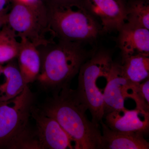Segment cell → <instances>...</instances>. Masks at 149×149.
Listing matches in <instances>:
<instances>
[{
  "instance_id": "4fadbf2b",
  "label": "cell",
  "mask_w": 149,
  "mask_h": 149,
  "mask_svg": "<svg viewBox=\"0 0 149 149\" xmlns=\"http://www.w3.org/2000/svg\"><path fill=\"white\" fill-rule=\"evenodd\" d=\"M17 58L18 67L27 85L37 80L41 69V56L39 49L31 42L20 39Z\"/></svg>"
},
{
  "instance_id": "603a6c76",
  "label": "cell",
  "mask_w": 149,
  "mask_h": 149,
  "mask_svg": "<svg viewBox=\"0 0 149 149\" xmlns=\"http://www.w3.org/2000/svg\"><path fill=\"white\" fill-rule=\"evenodd\" d=\"M2 66L1 65H0V74H1V70Z\"/></svg>"
},
{
  "instance_id": "277c9868",
  "label": "cell",
  "mask_w": 149,
  "mask_h": 149,
  "mask_svg": "<svg viewBox=\"0 0 149 149\" xmlns=\"http://www.w3.org/2000/svg\"><path fill=\"white\" fill-rule=\"evenodd\" d=\"M32 95L27 86L14 98L0 102V148L39 149L27 128Z\"/></svg>"
},
{
  "instance_id": "5bb4252c",
  "label": "cell",
  "mask_w": 149,
  "mask_h": 149,
  "mask_svg": "<svg viewBox=\"0 0 149 149\" xmlns=\"http://www.w3.org/2000/svg\"><path fill=\"white\" fill-rule=\"evenodd\" d=\"M1 74L5 82L0 85V102H6L14 98L21 94L27 86L18 66L10 62L2 66Z\"/></svg>"
},
{
  "instance_id": "2e32d148",
  "label": "cell",
  "mask_w": 149,
  "mask_h": 149,
  "mask_svg": "<svg viewBox=\"0 0 149 149\" xmlns=\"http://www.w3.org/2000/svg\"><path fill=\"white\" fill-rule=\"evenodd\" d=\"M15 33L6 23L0 28V65L17 58L20 42Z\"/></svg>"
},
{
  "instance_id": "e0dca14e",
  "label": "cell",
  "mask_w": 149,
  "mask_h": 149,
  "mask_svg": "<svg viewBox=\"0 0 149 149\" xmlns=\"http://www.w3.org/2000/svg\"><path fill=\"white\" fill-rule=\"evenodd\" d=\"M126 21L149 29V0H130L126 3Z\"/></svg>"
},
{
  "instance_id": "44dd1931",
  "label": "cell",
  "mask_w": 149,
  "mask_h": 149,
  "mask_svg": "<svg viewBox=\"0 0 149 149\" xmlns=\"http://www.w3.org/2000/svg\"><path fill=\"white\" fill-rule=\"evenodd\" d=\"M77 1V0H44V1H46L45 3L47 4H54L71 3Z\"/></svg>"
},
{
  "instance_id": "7a4b0ae2",
  "label": "cell",
  "mask_w": 149,
  "mask_h": 149,
  "mask_svg": "<svg viewBox=\"0 0 149 149\" xmlns=\"http://www.w3.org/2000/svg\"><path fill=\"white\" fill-rule=\"evenodd\" d=\"M57 40L38 47L41 63L37 80L57 93L69 87L82 65L93 54L86 52L81 43Z\"/></svg>"
},
{
  "instance_id": "7c38bea8",
  "label": "cell",
  "mask_w": 149,
  "mask_h": 149,
  "mask_svg": "<svg viewBox=\"0 0 149 149\" xmlns=\"http://www.w3.org/2000/svg\"><path fill=\"white\" fill-rule=\"evenodd\" d=\"M102 149H149V143L145 134L139 132H123L112 130L103 121Z\"/></svg>"
},
{
  "instance_id": "52a82bcc",
  "label": "cell",
  "mask_w": 149,
  "mask_h": 149,
  "mask_svg": "<svg viewBox=\"0 0 149 149\" xmlns=\"http://www.w3.org/2000/svg\"><path fill=\"white\" fill-rule=\"evenodd\" d=\"M139 84L128 80L123 72L121 64L113 62L103 93L104 116L113 111L125 108V101L128 98L135 102L136 108L141 109Z\"/></svg>"
},
{
  "instance_id": "5b68a950",
  "label": "cell",
  "mask_w": 149,
  "mask_h": 149,
  "mask_svg": "<svg viewBox=\"0 0 149 149\" xmlns=\"http://www.w3.org/2000/svg\"><path fill=\"white\" fill-rule=\"evenodd\" d=\"M113 62L109 52L98 51L83 63L78 72L76 95L91 112L92 122L97 125L104 117L103 92L98 83L101 78L108 77Z\"/></svg>"
},
{
  "instance_id": "9c48e42d",
  "label": "cell",
  "mask_w": 149,
  "mask_h": 149,
  "mask_svg": "<svg viewBox=\"0 0 149 149\" xmlns=\"http://www.w3.org/2000/svg\"><path fill=\"white\" fill-rule=\"evenodd\" d=\"M31 115L36 122L40 149H74L72 140L55 119L32 107Z\"/></svg>"
},
{
  "instance_id": "3957f363",
  "label": "cell",
  "mask_w": 149,
  "mask_h": 149,
  "mask_svg": "<svg viewBox=\"0 0 149 149\" xmlns=\"http://www.w3.org/2000/svg\"><path fill=\"white\" fill-rule=\"evenodd\" d=\"M50 27L56 39L82 44L96 40L101 26L86 9L83 0L47 4Z\"/></svg>"
},
{
  "instance_id": "ac0fdd59",
  "label": "cell",
  "mask_w": 149,
  "mask_h": 149,
  "mask_svg": "<svg viewBox=\"0 0 149 149\" xmlns=\"http://www.w3.org/2000/svg\"><path fill=\"white\" fill-rule=\"evenodd\" d=\"M138 93L141 101L145 107L149 110V78L143 82L139 83Z\"/></svg>"
},
{
  "instance_id": "6da1fadb",
  "label": "cell",
  "mask_w": 149,
  "mask_h": 149,
  "mask_svg": "<svg viewBox=\"0 0 149 149\" xmlns=\"http://www.w3.org/2000/svg\"><path fill=\"white\" fill-rule=\"evenodd\" d=\"M88 110L69 87L56 93L42 111L58 123L74 143V149H102L100 125L88 119Z\"/></svg>"
},
{
  "instance_id": "8992f818",
  "label": "cell",
  "mask_w": 149,
  "mask_h": 149,
  "mask_svg": "<svg viewBox=\"0 0 149 149\" xmlns=\"http://www.w3.org/2000/svg\"><path fill=\"white\" fill-rule=\"evenodd\" d=\"M12 3L6 16V23L17 37L28 40L37 47L45 45L55 39L50 27L45 2L35 5Z\"/></svg>"
},
{
  "instance_id": "30bf717a",
  "label": "cell",
  "mask_w": 149,
  "mask_h": 149,
  "mask_svg": "<svg viewBox=\"0 0 149 149\" xmlns=\"http://www.w3.org/2000/svg\"><path fill=\"white\" fill-rule=\"evenodd\" d=\"M104 123L112 130L123 132H148L149 112L136 108L116 110L104 116Z\"/></svg>"
},
{
  "instance_id": "7402d4cb",
  "label": "cell",
  "mask_w": 149,
  "mask_h": 149,
  "mask_svg": "<svg viewBox=\"0 0 149 149\" xmlns=\"http://www.w3.org/2000/svg\"><path fill=\"white\" fill-rule=\"evenodd\" d=\"M6 23V20L4 19H0V28L3 26V24Z\"/></svg>"
},
{
  "instance_id": "9a60e30c",
  "label": "cell",
  "mask_w": 149,
  "mask_h": 149,
  "mask_svg": "<svg viewBox=\"0 0 149 149\" xmlns=\"http://www.w3.org/2000/svg\"><path fill=\"white\" fill-rule=\"evenodd\" d=\"M121 68L125 77L136 83L149 78V55L137 54L122 58Z\"/></svg>"
},
{
  "instance_id": "ffe728a7",
  "label": "cell",
  "mask_w": 149,
  "mask_h": 149,
  "mask_svg": "<svg viewBox=\"0 0 149 149\" xmlns=\"http://www.w3.org/2000/svg\"><path fill=\"white\" fill-rule=\"evenodd\" d=\"M11 2H17L27 5H35L43 2L44 0H10Z\"/></svg>"
},
{
  "instance_id": "ba28073f",
  "label": "cell",
  "mask_w": 149,
  "mask_h": 149,
  "mask_svg": "<svg viewBox=\"0 0 149 149\" xmlns=\"http://www.w3.org/2000/svg\"><path fill=\"white\" fill-rule=\"evenodd\" d=\"M86 9L104 33L119 31L126 20L125 0H83Z\"/></svg>"
},
{
  "instance_id": "8fae6325",
  "label": "cell",
  "mask_w": 149,
  "mask_h": 149,
  "mask_svg": "<svg viewBox=\"0 0 149 149\" xmlns=\"http://www.w3.org/2000/svg\"><path fill=\"white\" fill-rule=\"evenodd\" d=\"M118 32L122 58L137 54L149 55V29L125 22Z\"/></svg>"
},
{
  "instance_id": "d6986e66",
  "label": "cell",
  "mask_w": 149,
  "mask_h": 149,
  "mask_svg": "<svg viewBox=\"0 0 149 149\" xmlns=\"http://www.w3.org/2000/svg\"><path fill=\"white\" fill-rule=\"evenodd\" d=\"M10 0H0V19H6V16L8 13V3Z\"/></svg>"
}]
</instances>
